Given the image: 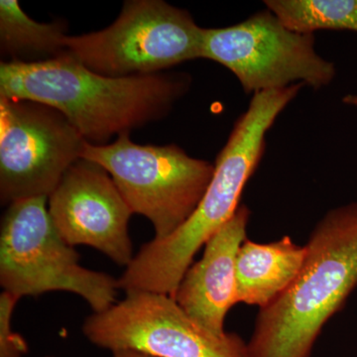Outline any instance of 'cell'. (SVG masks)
Wrapping results in <instances>:
<instances>
[{"label":"cell","instance_id":"1","mask_svg":"<svg viewBox=\"0 0 357 357\" xmlns=\"http://www.w3.org/2000/svg\"><path fill=\"white\" fill-rule=\"evenodd\" d=\"M190 84L185 74L102 76L66 53L0 64V98L57 109L93 145L165 116Z\"/></svg>","mask_w":357,"mask_h":357},{"label":"cell","instance_id":"2","mask_svg":"<svg viewBox=\"0 0 357 357\" xmlns=\"http://www.w3.org/2000/svg\"><path fill=\"white\" fill-rule=\"evenodd\" d=\"M304 86L253 95L218 155L213 178L197 210L170 236L141 246L119 278L121 290L175 296L195 255L236 213L244 187L261 161L268 130Z\"/></svg>","mask_w":357,"mask_h":357},{"label":"cell","instance_id":"3","mask_svg":"<svg viewBox=\"0 0 357 357\" xmlns=\"http://www.w3.org/2000/svg\"><path fill=\"white\" fill-rule=\"evenodd\" d=\"M305 248L295 280L258 312L249 357H311L324 326L357 286V203L328 211Z\"/></svg>","mask_w":357,"mask_h":357},{"label":"cell","instance_id":"4","mask_svg":"<svg viewBox=\"0 0 357 357\" xmlns=\"http://www.w3.org/2000/svg\"><path fill=\"white\" fill-rule=\"evenodd\" d=\"M46 197L8 204L0 230V285L17 299L49 292L76 294L93 309L116 304L119 280L79 264L52 220Z\"/></svg>","mask_w":357,"mask_h":357},{"label":"cell","instance_id":"5","mask_svg":"<svg viewBox=\"0 0 357 357\" xmlns=\"http://www.w3.org/2000/svg\"><path fill=\"white\" fill-rule=\"evenodd\" d=\"M129 133L110 144L84 143L82 159L102 167L132 213L151 222L154 238H165L198 208L215 164L192 158L176 145L136 144Z\"/></svg>","mask_w":357,"mask_h":357},{"label":"cell","instance_id":"6","mask_svg":"<svg viewBox=\"0 0 357 357\" xmlns=\"http://www.w3.org/2000/svg\"><path fill=\"white\" fill-rule=\"evenodd\" d=\"M204 31L185 9L163 0H129L112 25L67 36L64 49L102 76H142L203 58Z\"/></svg>","mask_w":357,"mask_h":357},{"label":"cell","instance_id":"7","mask_svg":"<svg viewBox=\"0 0 357 357\" xmlns=\"http://www.w3.org/2000/svg\"><path fill=\"white\" fill-rule=\"evenodd\" d=\"M203 59L231 70L253 95L295 84L319 89L335 77L333 63L317 53L314 34L291 31L268 9L236 25L204 28Z\"/></svg>","mask_w":357,"mask_h":357},{"label":"cell","instance_id":"8","mask_svg":"<svg viewBox=\"0 0 357 357\" xmlns=\"http://www.w3.org/2000/svg\"><path fill=\"white\" fill-rule=\"evenodd\" d=\"M84 337L110 351H135L154 357H249L248 342L234 333L218 335L197 323L174 298L126 294L107 311L84 321Z\"/></svg>","mask_w":357,"mask_h":357},{"label":"cell","instance_id":"9","mask_svg":"<svg viewBox=\"0 0 357 357\" xmlns=\"http://www.w3.org/2000/svg\"><path fill=\"white\" fill-rule=\"evenodd\" d=\"M83 136L57 109L30 100L0 98V198H49L82 159Z\"/></svg>","mask_w":357,"mask_h":357},{"label":"cell","instance_id":"10","mask_svg":"<svg viewBox=\"0 0 357 357\" xmlns=\"http://www.w3.org/2000/svg\"><path fill=\"white\" fill-rule=\"evenodd\" d=\"M48 201L52 220L66 243L91 246L121 266L132 261L128 222L133 213L102 167L77 160Z\"/></svg>","mask_w":357,"mask_h":357},{"label":"cell","instance_id":"11","mask_svg":"<svg viewBox=\"0 0 357 357\" xmlns=\"http://www.w3.org/2000/svg\"><path fill=\"white\" fill-rule=\"evenodd\" d=\"M250 218L241 204L234 217L204 248V255L185 272L174 299L192 319L215 335H225L227 312L237 300L236 256L246 241Z\"/></svg>","mask_w":357,"mask_h":357},{"label":"cell","instance_id":"12","mask_svg":"<svg viewBox=\"0 0 357 357\" xmlns=\"http://www.w3.org/2000/svg\"><path fill=\"white\" fill-rule=\"evenodd\" d=\"M306 258V248L290 236L269 243L248 241L236 256L238 303L260 309L274 302L298 276Z\"/></svg>","mask_w":357,"mask_h":357},{"label":"cell","instance_id":"13","mask_svg":"<svg viewBox=\"0 0 357 357\" xmlns=\"http://www.w3.org/2000/svg\"><path fill=\"white\" fill-rule=\"evenodd\" d=\"M66 26L60 21L39 23L22 10L16 0L0 1V44L11 61L24 62L58 57L65 53Z\"/></svg>","mask_w":357,"mask_h":357},{"label":"cell","instance_id":"14","mask_svg":"<svg viewBox=\"0 0 357 357\" xmlns=\"http://www.w3.org/2000/svg\"><path fill=\"white\" fill-rule=\"evenodd\" d=\"M264 3L268 10L293 32H357V0H267Z\"/></svg>","mask_w":357,"mask_h":357},{"label":"cell","instance_id":"15","mask_svg":"<svg viewBox=\"0 0 357 357\" xmlns=\"http://www.w3.org/2000/svg\"><path fill=\"white\" fill-rule=\"evenodd\" d=\"M17 298L7 292L0 295V357H25L28 344L24 337L13 330L14 310Z\"/></svg>","mask_w":357,"mask_h":357},{"label":"cell","instance_id":"16","mask_svg":"<svg viewBox=\"0 0 357 357\" xmlns=\"http://www.w3.org/2000/svg\"><path fill=\"white\" fill-rule=\"evenodd\" d=\"M112 354H114V357H154L135 351H116L112 352Z\"/></svg>","mask_w":357,"mask_h":357},{"label":"cell","instance_id":"17","mask_svg":"<svg viewBox=\"0 0 357 357\" xmlns=\"http://www.w3.org/2000/svg\"><path fill=\"white\" fill-rule=\"evenodd\" d=\"M342 102L345 105H351V107H357V93H351V95H347L342 98Z\"/></svg>","mask_w":357,"mask_h":357},{"label":"cell","instance_id":"18","mask_svg":"<svg viewBox=\"0 0 357 357\" xmlns=\"http://www.w3.org/2000/svg\"><path fill=\"white\" fill-rule=\"evenodd\" d=\"M47 357H50V356H47Z\"/></svg>","mask_w":357,"mask_h":357}]
</instances>
